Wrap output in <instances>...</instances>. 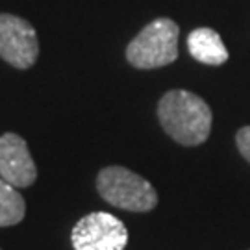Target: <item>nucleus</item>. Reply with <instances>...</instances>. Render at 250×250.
I'll list each match as a JSON object with an SVG mask.
<instances>
[{
	"instance_id": "obj_1",
	"label": "nucleus",
	"mask_w": 250,
	"mask_h": 250,
	"mask_svg": "<svg viewBox=\"0 0 250 250\" xmlns=\"http://www.w3.org/2000/svg\"><path fill=\"white\" fill-rule=\"evenodd\" d=\"M158 117L163 130L180 145H202L211 132V109L195 93L169 91L158 104Z\"/></svg>"
},
{
	"instance_id": "obj_2",
	"label": "nucleus",
	"mask_w": 250,
	"mask_h": 250,
	"mask_svg": "<svg viewBox=\"0 0 250 250\" xmlns=\"http://www.w3.org/2000/svg\"><path fill=\"white\" fill-rule=\"evenodd\" d=\"M178 24L170 19H156L132 39L126 60L137 69H158L178 58Z\"/></svg>"
},
{
	"instance_id": "obj_5",
	"label": "nucleus",
	"mask_w": 250,
	"mask_h": 250,
	"mask_svg": "<svg viewBox=\"0 0 250 250\" xmlns=\"http://www.w3.org/2000/svg\"><path fill=\"white\" fill-rule=\"evenodd\" d=\"M37 56L36 28L17 15L0 13V58L17 69H28L37 62Z\"/></svg>"
},
{
	"instance_id": "obj_3",
	"label": "nucleus",
	"mask_w": 250,
	"mask_h": 250,
	"mask_svg": "<svg viewBox=\"0 0 250 250\" xmlns=\"http://www.w3.org/2000/svg\"><path fill=\"white\" fill-rule=\"evenodd\" d=\"M97 189L107 204L128 211H150L158 204V193L150 182L119 165L100 170Z\"/></svg>"
},
{
	"instance_id": "obj_6",
	"label": "nucleus",
	"mask_w": 250,
	"mask_h": 250,
	"mask_svg": "<svg viewBox=\"0 0 250 250\" xmlns=\"http://www.w3.org/2000/svg\"><path fill=\"white\" fill-rule=\"evenodd\" d=\"M0 178L13 188H28L37 178V167L26 141L11 132L0 135Z\"/></svg>"
},
{
	"instance_id": "obj_4",
	"label": "nucleus",
	"mask_w": 250,
	"mask_h": 250,
	"mask_svg": "<svg viewBox=\"0 0 250 250\" xmlns=\"http://www.w3.org/2000/svg\"><path fill=\"white\" fill-rule=\"evenodd\" d=\"M74 250H125L128 230L121 219L107 211L82 217L71 232Z\"/></svg>"
},
{
	"instance_id": "obj_9",
	"label": "nucleus",
	"mask_w": 250,
	"mask_h": 250,
	"mask_svg": "<svg viewBox=\"0 0 250 250\" xmlns=\"http://www.w3.org/2000/svg\"><path fill=\"white\" fill-rule=\"evenodd\" d=\"M237 146H239V150L241 154L245 156V160L250 163V126H245L241 128L239 132H237Z\"/></svg>"
},
{
	"instance_id": "obj_7",
	"label": "nucleus",
	"mask_w": 250,
	"mask_h": 250,
	"mask_svg": "<svg viewBox=\"0 0 250 250\" xmlns=\"http://www.w3.org/2000/svg\"><path fill=\"white\" fill-rule=\"evenodd\" d=\"M189 54L204 65H223L228 60V50L221 36L211 28H197L188 37Z\"/></svg>"
},
{
	"instance_id": "obj_8",
	"label": "nucleus",
	"mask_w": 250,
	"mask_h": 250,
	"mask_svg": "<svg viewBox=\"0 0 250 250\" xmlns=\"http://www.w3.org/2000/svg\"><path fill=\"white\" fill-rule=\"evenodd\" d=\"M26 213L24 198L6 180L0 178V226H13L21 223Z\"/></svg>"
}]
</instances>
